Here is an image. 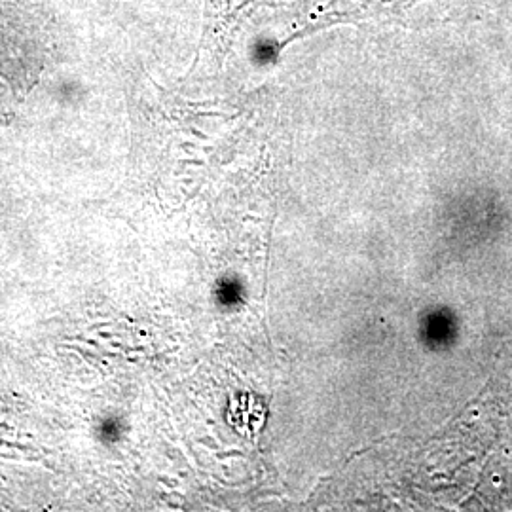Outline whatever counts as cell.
Masks as SVG:
<instances>
[{"mask_svg": "<svg viewBox=\"0 0 512 512\" xmlns=\"http://www.w3.org/2000/svg\"><path fill=\"white\" fill-rule=\"evenodd\" d=\"M465 21L512 25V0H294L275 46L283 50L338 25L427 29Z\"/></svg>", "mask_w": 512, "mask_h": 512, "instance_id": "cell-1", "label": "cell"}, {"mask_svg": "<svg viewBox=\"0 0 512 512\" xmlns=\"http://www.w3.org/2000/svg\"><path fill=\"white\" fill-rule=\"evenodd\" d=\"M277 0H205V21L198 63L220 65L234 48L245 23Z\"/></svg>", "mask_w": 512, "mask_h": 512, "instance_id": "cell-2", "label": "cell"}]
</instances>
